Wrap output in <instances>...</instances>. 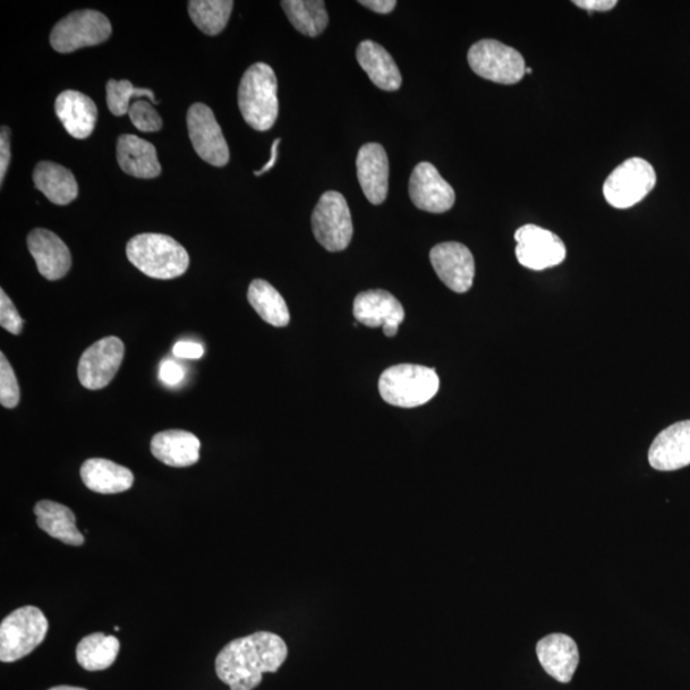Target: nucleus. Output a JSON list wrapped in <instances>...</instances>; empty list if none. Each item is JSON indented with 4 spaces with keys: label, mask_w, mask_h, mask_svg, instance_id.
I'll use <instances>...</instances> for the list:
<instances>
[{
    "label": "nucleus",
    "mask_w": 690,
    "mask_h": 690,
    "mask_svg": "<svg viewBox=\"0 0 690 690\" xmlns=\"http://www.w3.org/2000/svg\"><path fill=\"white\" fill-rule=\"evenodd\" d=\"M288 647L281 637L258 632L229 642L218 654V678L230 690H253L263 672H277L284 663Z\"/></svg>",
    "instance_id": "obj_1"
},
{
    "label": "nucleus",
    "mask_w": 690,
    "mask_h": 690,
    "mask_svg": "<svg viewBox=\"0 0 690 690\" xmlns=\"http://www.w3.org/2000/svg\"><path fill=\"white\" fill-rule=\"evenodd\" d=\"M127 258L144 276L169 280L184 274L190 256L174 238L159 233H143L128 241Z\"/></svg>",
    "instance_id": "obj_2"
},
{
    "label": "nucleus",
    "mask_w": 690,
    "mask_h": 690,
    "mask_svg": "<svg viewBox=\"0 0 690 690\" xmlns=\"http://www.w3.org/2000/svg\"><path fill=\"white\" fill-rule=\"evenodd\" d=\"M238 106L247 124L256 131H269L279 114L278 80L266 63L247 70L238 89Z\"/></svg>",
    "instance_id": "obj_3"
},
{
    "label": "nucleus",
    "mask_w": 690,
    "mask_h": 690,
    "mask_svg": "<svg viewBox=\"0 0 690 690\" xmlns=\"http://www.w3.org/2000/svg\"><path fill=\"white\" fill-rule=\"evenodd\" d=\"M439 388L437 371L420 364L393 366L379 380L381 398L399 408L423 406L438 394Z\"/></svg>",
    "instance_id": "obj_4"
},
{
    "label": "nucleus",
    "mask_w": 690,
    "mask_h": 690,
    "mask_svg": "<svg viewBox=\"0 0 690 690\" xmlns=\"http://www.w3.org/2000/svg\"><path fill=\"white\" fill-rule=\"evenodd\" d=\"M48 620L40 609L24 607L10 613L0 624V660L19 661L44 641Z\"/></svg>",
    "instance_id": "obj_5"
},
{
    "label": "nucleus",
    "mask_w": 690,
    "mask_h": 690,
    "mask_svg": "<svg viewBox=\"0 0 690 690\" xmlns=\"http://www.w3.org/2000/svg\"><path fill=\"white\" fill-rule=\"evenodd\" d=\"M468 63L477 76L501 84L522 81L527 68L518 50L492 39L476 42L468 51Z\"/></svg>",
    "instance_id": "obj_6"
},
{
    "label": "nucleus",
    "mask_w": 690,
    "mask_h": 690,
    "mask_svg": "<svg viewBox=\"0 0 690 690\" xmlns=\"http://www.w3.org/2000/svg\"><path fill=\"white\" fill-rule=\"evenodd\" d=\"M312 232L329 252L343 251L351 243L353 221L342 193L328 191L321 196L312 214Z\"/></svg>",
    "instance_id": "obj_7"
},
{
    "label": "nucleus",
    "mask_w": 690,
    "mask_h": 690,
    "mask_svg": "<svg viewBox=\"0 0 690 690\" xmlns=\"http://www.w3.org/2000/svg\"><path fill=\"white\" fill-rule=\"evenodd\" d=\"M112 36L108 17L93 10L76 11L59 21L50 33V44L58 53L96 47Z\"/></svg>",
    "instance_id": "obj_8"
},
{
    "label": "nucleus",
    "mask_w": 690,
    "mask_h": 690,
    "mask_svg": "<svg viewBox=\"0 0 690 690\" xmlns=\"http://www.w3.org/2000/svg\"><path fill=\"white\" fill-rule=\"evenodd\" d=\"M656 172L649 161L630 158L612 170L603 184L604 199L616 209H629L641 202L656 186Z\"/></svg>",
    "instance_id": "obj_9"
},
{
    "label": "nucleus",
    "mask_w": 690,
    "mask_h": 690,
    "mask_svg": "<svg viewBox=\"0 0 690 690\" xmlns=\"http://www.w3.org/2000/svg\"><path fill=\"white\" fill-rule=\"evenodd\" d=\"M516 254L522 267L536 271L560 266L567 258L564 242L548 229L527 224L516 232Z\"/></svg>",
    "instance_id": "obj_10"
},
{
    "label": "nucleus",
    "mask_w": 690,
    "mask_h": 690,
    "mask_svg": "<svg viewBox=\"0 0 690 690\" xmlns=\"http://www.w3.org/2000/svg\"><path fill=\"white\" fill-rule=\"evenodd\" d=\"M187 127L193 149L198 156L214 167H224L229 161V148L212 110L201 102L193 104L187 113Z\"/></svg>",
    "instance_id": "obj_11"
},
{
    "label": "nucleus",
    "mask_w": 690,
    "mask_h": 690,
    "mask_svg": "<svg viewBox=\"0 0 690 690\" xmlns=\"http://www.w3.org/2000/svg\"><path fill=\"white\" fill-rule=\"evenodd\" d=\"M124 344L117 337H107L93 343L80 358L79 379L82 387L99 390L109 386L121 368Z\"/></svg>",
    "instance_id": "obj_12"
},
{
    "label": "nucleus",
    "mask_w": 690,
    "mask_h": 690,
    "mask_svg": "<svg viewBox=\"0 0 690 690\" xmlns=\"http://www.w3.org/2000/svg\"><path fill=\"white\" fill-rule=\"evenodd\" d=\"M430 261L437 276L451 291H470L476 267L473 254L464 244L446 242L434 246L430 252Z\"/></svg>",
    "instance_id": "obj_13"
},
{
    "label": "nucleus",
    "mask_w": 690,
    "mask_h": 690,
    "mask_svg": "<svg viewBox=\"0 0 690 690\" xmlns=\"http://www.w3.org/2000/svg\"><path fill=\"white\" fill-rule=\"evenodd\" d=\"M409 196L416 208L442 214L454 207L456 192L444 178L428 161L413 169L409 179Z\"/></svg>",
    "instance_id": "obj_14"
},
{
    "label": "nucleus",
    "mask_w": 690,
    "mask_h": 690,
    "mask_svg": "<svg viewBox=\"0 0 690 690\" xmlns=\"http://www.w3.org/2000/svg\"><path fill=\"white\" fill-rule=\"evenodd\" d=\"M353 313L358 322L369 328H382L389 338L397 336L406 312L397 298L382 289L362 292L356 297Z\"/></svg>",
    "instance_id": "obj_15"
},
{
    "label": "nucleus",
    "mask_w": 690,
    "mask_h": 690,
    "mask_svg": "<svg viewBox=\"0 0 690 690\" xmlns=\"http://www.w3.org/2000/svg\"><path fill=\"white\" fill-rule=\"evenodd\" d=\"M651 467L658 471H677L690 464V421L669 426L659 433L649 451Z\"/></svg>",
    "instance_id": "obj_16"
},
{
    "label": "nucleus",
    "mask_w": 690,
    "mask_h": 690,
    "mask_svg": "<svg viewBox=\"0 0 690 690\" xmlns=\"http://www.w3.org/2000/svg\"><path fill=\"white\" fill-rule=\"evenodd\" d=\"M357 177L362 191L373 204H380L388 198L389 159L380 143H366L358 151Z\"/></svg>",
    "instance_id": "obj_17"
},
{
    "label": "nucleus",
    "mask_w": 690,
    "mask_h": 690,
    "mask_svg": "<svg viewBox=\"0 0 690 690\" xmlns=\"http://www.w3.org/2000/svg\"><path fill=\"white\" fill-rule=\"evenodd\" d=\"M29 251L42 277L50 281L64 278L72 266L71 252L56 233L33 229L28 237Z\"/></svg>",
    "instance_id": "obj_18"
},
{
    "label": "nucleus",
    "mask_w": 690,
    "mask_h": 690,
    "mask_svg": "<svg viewBox=\"0 0 690 690\" xmlns=\"http://www.w3.org/2000/svg\"><path fill=\"white\" fill-rule=\"evenodd\" d=\"M56 113L66 131L77 140L88 139L96 130L98 108L80 91L67 90L56 100Z\"/></svg>",
    "instance_id": "obj_19"
},
{
    "label": "nucleus",
    "mask_w": 690,
    "mask_h": 690,
    "mask_svg": "<svg viewBox=\"0 0 690 690\" xmlns=\"http://www.w3.org/2000/svg\"><path fill=\"white\" fill-rule=\"evenodd\" d=\"M537 658L550 677L569 683L573 679L579 663L578 647L566 634H550L537 643Z\"/></svg>",
    "instance_id": "obj_20"
},
{
    "label": "nucleus",
    "mask_w": 690,
    "mask_h": 690,
    "mask_svg": "<svg viewBox=\"0 0 690 690\" xmlns=\"http://www.w3.org/2000/svg\"><path fill=\"white\" fill-rule=\"evenodd\" d=\"M150 448L152 456L161 463L183 468L199 462L201 442L189 431L168 430L157 433Z\"/></svg>",
    "instance_id": "obj_21"
},
{
    "label": "nucleus",
    "mask_w": 690,
    "mask_h": 690,
    "mask_svg": "<svg viewBox=\"0 0 690 690\" xmlns=\"http://www.w3.org/2000/svg\"><path fill=\"white\" fill-rule=\"evenodd\" d=\"M117 160L128 176L152 179L161 173L156 147L134 134H122L118 139Z\"/></svg>",
    "instance_id": "obj_22"
},
{
    "label": "nucleus",
    "mask_w": 690,
    "mask_h": 690,
    "mask_svg": "<svg viewBox=\"0 0 690 690\" xmlns=\"http://www.w3.org/2000/svg\"><path fill=\"white\" fill-rule=\"evenodd\" d=\"M357 61L369 74L374 87L386 91H397L402 87V74L386 48L372 40H364L357 48Z\"/></svg>",
    "instance_id": "obj_23"
},
{
    "label": "nucleus",
    "mask_w": 690,
    "mask_h": 690,
    "mask_svg": "<svg viewBox=\"0 0 690 690\" xmlns=\"http://www.w3.org/2000/svg\"><path fill=\"white\" fill-rule=\"evenodd\" d=\"M81 479L84 486L98 493H119L132 488L133 473L112 460L102 458L88 459L81 467Z\"/></svg>",
    "instance_id": "obj_24"
},
{
    "label": "nucleus",
    "mask_w": 690,
    "mask_h": 690,
    "mask_svg": "<svg viewBox=\"0 0 690 690\" xmlns=\"http://www.w3.org/2000/svg\"><path fill=\"white\" fill-rule=\"evenodd\" d=\"M33 183L56 204L71 203L79 196V184L71 170L53 161H40L33 170Z\"/></svg>",
    "instance_id": "obj_25"
},
{
    "label": "nucleus",
    "mask_w": 690,
    "mask_h": 690,
    "mask_svg": "<svg viewBox=\"0 0 690 690\" xmlns=\"http://www.w3.org/2000/svg\"><path fill=\"white\" fill-rule=\"evenodd\" d=\"M42 531L71 547H81L84 537L77 530L76 517L70 508L59 502L41 500L33 509Z\"/></svg>",
    "instance_id": "obj_26"
},
{
    "label": "nucleus",
    "mask_w": 690,
    "mask_h": 690,
    "mask_svg": "<svg viewBox=\"0 0 690 690\" xmlns=\"http://www.w3.org/2000/svg\"><path fill=\"white\" fill-rule=\"evenodd\" d=\"M247 298L259 317L270 326L283 328L291 320L284 298L267 280H253Z\"/></svg>",
    "instance_id": "obj_27"
},
{
    "label": "nucleus",
    "mask_w": 690,
    "mask_h": 690,
    "mask_svg": "<svg viewBox=\"0 0 690 690\" xmlns=\"http://www.w3.org/2000/svg\"><path fill=\"white\" fill-rule=\"evenodd\" d=\"M119 649L121 644L114 636L92 633L77 644L76 659L84 670L101 671L112 667Z\"/></svg>",
    "instance_id": "obj_28"
},
{
    "label": "nucleus",
    "mask_w": 690,
    "mask_h": 690,
    "mask_svg": "<svg viewBox=\"0 0 690 690\" xmlns=\"http://www.w3.org/2000/svg\"><path fill=\"white\" fill-rule=\"evenodd\" d=\"M281 7L293 28L306 37L317 38L328 28L329 14L321 0H284Z\"/></svg>",
    "instance_id": "obj_29"
},
{
    "label": "nucleus",
    "mask_w": 690,
    "mask_h": 690,
    "mask_svg": "<svg viewBox=\"0 0 690 690\" xmlns=\"http://www.w3.org/2000/svg\"><path fill=\"white\" fill-rule=\"evenodd\" d=\"M234 2L230 0H192L189 3L191 20L209 37L219 36L232 14Z\"/></svg>",
    "instance_id": "obj_30"
},
{
    "label": "nucleus",
    "mask_w": 690,
    "mask_h": 690,
    "mask_svg": "<svg viewBox=\"0 0 690 690\" xmlns=\"http://www.w3.org/2000/svg\"><path fill=\"white\" fill-rule=\"evenodd\" d=\"M133 98H149L153 104L159 101L150 89L134 88L131 81L109 80L107 83V104L116 117H122L130 112L131 100Z\"/></svg>",
    "instance_id": "obj_31"
},
{
    "label": "nucleus",
    "mask_w": 690,
    "mask_h": 690,
    "mask_svg": "<svg viewBox=\"0 0 690 690\" xmlns=\"http://www.w3.org/2000/svg\"><path fill=\"white\" fill-rule=\"evenodd\" d=\"M128 116H130L133 126L141 132H158L163 127V121H161L157 109L147 100L133 101Z\"/></svg>",
    "instance_id": "obj_32"
},
{
    "label": "nucleus",
    "mask_w": 690,
    "mask_h": 690,
    "mask_svg": "<svg viewBox=\"0 0 690 690\" xmlns=\"http://www.w3.org/2000/svg\"><path fill=\"white\" fill-rule=\"evenodd\" d=\"M0 403L10 409L20 403L19 381L3 352L0 353Z\"/></svg>",
    "instance_id": "obj_33"
},
{
    "label": "nucleus",
    "mask_w": 690,
    "mask_h": 690,
    "mask_svg": "<svg viewBox=\"0 0 690 690\" xmlns=\"http://www.w3.org/2000/svg\"><path fill=\"white\" fill-rule=\"evenodd\" d=\"M24 321L16 310L11 298L0 289V326L13 336H20L23 330Z\"/></svg>",
    "instance_id": "obj_34"
},
{
    "label": "nucleus",
    "mask_w": 690,
    "mask_h": 690,
    "mask_svg": "<svg viewBox=\"0 0 690 690\" xmlns=\"http://www.w3.org/2000/svg\"><path fill=\"white\" fill-rule=\"evenodd\" d=\"M11 163V131L8 127H2L0 132V183L3 184L8 167Z\"/></svg>",
    "instance_id": "obj_35"
},
{
    "label": "nucleus",
    "mask_w": 690,
    "mask_h": 690,
    "mask_svg": "<svg viewBox=\"0 0 690 690\" xmlns=\"http://www.w3.org/2000/svg\"><path fill=\"white\" fill-rule=\"evenodd\" d=\"M159 378L167 386H177L184 378V371L177 362L167 360L160 366Z\"/></svg>",
    "instance_id": "obj_36"
},
{
    "label": "nucleus",
    "mask_w": 690,
    "mask_h": 690,
    "mask_svg": "<svg viewBox=\"0 0 690 690\" xmlns=\"http://www.w3.org/2000/svg\"><path fill=\"white\" fill-rule=\"evenodd\" d=\"M174 356L179 358H189V360H199L203 356V348L199 343L178 342L173 348Z\"/></svg>",
    "instance_id": "obj_37"
},
{
    "label": "nucleus",
    "mask_w": 690,
    "mask_h": 690,
    "mask_svg": "<svg viewBox=\"0 0 690 690\" xmlns=\"http://www.w3.org/2000/svg\"><path fill=\"white\" fill-rule=\"evenodd\" d=\"M573 4L590 12H608L616 8L618 2L617 0H574Z\"/></svg>",
    "instance_id": "obj_38"
},
{
    "label": "nucleus",
    "mask_w": 690,
    "mask_h": 690,
    "mask_svg": "<svg viewBox=\"0 0 690 690\" xmlns=\"http://www.w3.org/2000/svg\"><path fill=\"white\" fill-rule=\"evenodd\" d=\"M360 4L380 14L391 13L397 7L394 0H361Z\"/></svg>",
    "instance_id": "obj_39"
},
{
    "label": "nucleus",
    "mask_w": 690,
    "mask_h": 690,
    "mask_svg": "<svg viewBox=\"0 0 690 690\" xmlns=\"http://www.w3.org/2000/svg\"><path fill=\"white\" fill-rule=\"evenodd\" d=\"M281 142L280 139H277L274 142H272V147H271V157L269 160V163L267 166H263L262 169L260 170H256L254 176H262L269 172V170H271L272 168H274L277 160H278V149H279V143Z\"/></svg>",
    "instance_id": "obj_40"
},
{
    "label": "nucleus",
    "mask_w": 690,
    "mask_h": 690,
    "mask_svg": "<svg viewBox=\"0 0 690 690\" xmlns=\"http://www.w3.org/2000/svg\"><path fill=\"white\" fill-rule=\"evenodd\" d=\"M49 690H87V689L77 688V687H68V686H59V687L51 688Z\"/></svg>",
    "instance_id": "obj_41"
},
{
    "label": "nucleus",
    "mask_w": 690,
    "mask_h": 690,
    "mask_svg": "<svg viewBox=\"0 0 690 690\" xmlns=\"http://www.w3.org/2000/svg\"><path fill=\"white\" fill-rule=\"evenodd\" d=\"M532 68H526V73H532Z\"/></svg>",
    "instance_id": "obj_42"
},
{
    "label": "nucleus",
    "mask_w": 690,
    "mask_h": 690,
    "mask_svg": "<svg viewBox=\"0 0 690 690\" xmlns=\"http://www.w3.org/2000/svg\"><path fill=\"white\" fill-rule=\"evenodd\" d=\"M114 630H116V632H118V630H121V628H119V627H116V628H114Z\"/></svg>",
    "instance_id": "obj_43"
}]
</instances>
